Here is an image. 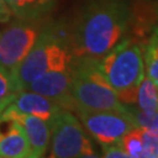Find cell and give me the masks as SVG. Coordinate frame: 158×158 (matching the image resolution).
I'll return each mask as SVG.
<instances>
[{
  "label": "cell",
  "mask_w": 158,
  "mask_h": 158,
  "mask_svg": "<svg viewBox=\"0 0 158 158\" xmlns=\"http://www.w3.org/2000/svg\"><path fill=\"white\" fill-rule=\"evenodd\" d=\"M142 129L143 158H158V135L145 128Z\"/></svg>",
  "instance_id": "18"
},
{
  "label": "cell",
  "mask_w": 158,
  "mask_h": 158,
  "mask_svg": "<svg viewBox=\"0 0 158 158\" xmlns=\"http://www.w3.org/2000/svg\"><path fill=\"white\" fill-rule=\"evenodd\" d=\"M79 119L87 132L101 147L113 144L138 125L131 111L121 113L113 110H87L75 109Z\"/></svg>",
  "instance_id": "6"
},
{
  "label": "cell",
  "mask_w": 158,
  "mask_h": 158,
  "mask_svg": "<svg viewBox=\"0 0 158 158\" xmlns=\"http://www.w3.org/2000/svg\"><path fill=\"white\" fill-rule=\"evenodd\" d=\"M49 145V157L53 158L98 157L79 118L66 109L52 127Z\"/></svg>",
  "instance_id": "5"
},
{
  "label": "cell",
  "mask_w": 158,
  "mask_h": 158,
  "mask_svg": "<svg viewBox=\"0 0 158 158\" xmlns=\"http://www.w3.org/2000/svg\"><path fill=\"white\" fill-rule=\"evenodd\" d=\"M121 143L124 148L128 157L143 158V138L141 127H137L127 132L122 137Z\"/></svg>",
  "instance_id": "15"
},
{
  "label": "cell",
  "mask_w": 158,
  "mask_h": 158,
  "mask_svg": "<svg viewBox=\"0 0 158 158\" xmlns=\"http://www.w3.org/2000/svg\"><path fill=\"white\" fill-rule=\"evenodd\" d=\"M138 109L145 113H153L158 110V88L157 85L148 76H144L137 93Z\"/></svg>",
  "instance_id": "14"
},
{
  "label": "cell",
  "mask_w": 158,
  "mask_h": 158,
  "mask_svg": "<svg viewBox=\"0 0 158 158\" xmlns=\"http://www.w3.org/2000/svg\"><path fill=\"white\" fill-rule=\"evenodd\" d=\"M102 156L107 158H125L128 155L125 152L124 148L121 143V139L115 142L113 144H109L106 147H102Z\"/></svg>",
  "instance_id": "19"
},
{
  "label": "cell",
  "mask_w": 158,
  "mask_h": 158,
  "mask_svg": "<svg viewBox=\"0 0 158 158\" xmlns=\"http://www.w3.org/2000/svg\"><path fill=\"white\" fill-rule=\"evenodd\" d=\"M157 88H158V85H157Z\"/></svg>",
  "instance_id": "22"
},
{
  "label": "cell",
  "mask_w": 158,
  "mask_h": 158,
  "mask_svg": "<svg viewBox=\"0 0 158 158\" xmlns=\"http://www.w3.org/2000/svg\"><path fill=\"white\" fill-rule=\"evenodd\" d=\"M8 104H10V102H4V103H1V104H0V115H1V113L5 110L6 107H7Z\"/></svg>",
  "instance_id": "21"
},
{
  "label": "cell",
  "mask_w": 158,
  "mask_h": 158,
  "mask_svg": "<svg viewBox=\"0 0 158 158\" xmlns=\"http://www.w3.org/2000/svg\"><path fill=\"white\" fill-rule=\"evenodd\" d=\"M11 15V10L8 8V6L5 2H2L0 0V23H5L10 19Z\"/></svg>",
  "instance_id": "20"
},
{
  "label": "cell",
  "mask_w": 158,
  "mask_h": 158,
  "mask_svg": "<svg viewBox=\"0 0 158 158\" xmlns=\"http://www.w3.org/2000/svg\"><path fill=\"white\" fill-rule=\"evenodd\" d=\"M4 113L8 114L23 127L31 147V158L44 157L51 142V127L44 119L23 113L13 104H8Z\"/></svg>",
  "instance_id": "9"
},
{
  "label": "cell",
  "mask_w": 158,
  "mask_h": 158,
  "mask_svg": "<svg viewBox=\"0 0 158 158\" xmlns=\"http://www.w3.org/2000/svg\"><path fill=\"white\" fill-rule=\"evenodd\" d=\"M132 17L127 0H90L82 8L70 36L75 57L101 60L125 38Z\"/></svg>",
  "instance_id": "1"
},
{
  "label": "cell",
  "mask_w": 158,
  "mask_h": 158,
  "mask_svg": "<svg viewBox=\"0 0 158 158\" xmlns=\"http://www.w3.org/2000/svg\"><path fill=\"white\" fill-rule=\"evenodd\" d=\"M41 29L36 21L20 20L0 31V66L11 75L29 53Z\"/></svg>",
  "instance_id": "7"
},
{
  "label": "cell",
  "mask_w": 158,
  "mask_h": 158,
  "mask_svg": "<svg viewBox=\"0 0 158 158\" xmlns=\"http://www.w3.org/2000/svg\"><path fill=\"white\" fill-rule=\"evenodd\" d=\"M130 111L132 114L138 127L151 130L158 135V110L153 111V113H145L139 109L136 110V109L130 108Z\"/></svg>",
  "instance_id": "16"
},
{
  "label": "cell",
  "mask_w": 158,
  "mask_h": 158,
  "mask_svg": "<svg viewBox=\"0 0 158 158\" xmlns=\"http://www.w3.org/2000/svg\"><path fill=\"white\" fill-rule=\"evenodd\" d=\"M0 157H31V147L23 127L8 114L0 115Z\"/></svg>",
  "instance_id": "10"
},
{
  "label": "cell",
  "mask_w": 158,
  "mask_h": 158,
  "mask_svg": "<svg viewBox=\"0 0 158 158\" xmlns=\"http://www.w3.org/2000/svg\"><path fill=\"white\" fill-rule=\"evenodd\" d=\"M98 61L88 56L75 57L74 60L70 91L75 109L129 113L130 108L119 101L117 94L104 79Z\"/></svg>",
  "instance_id": "4"
},
{
  "label": "cell",
  "mask_w": 158,
  "mask_h": 158,
  "mask_svg": "<svg viewBox=\"0 0 158 158\" xmlns=\"http://www.w3.org/2000/svg\"><path fill=\"white\" fill-rule=\"evenodd\" d=\"M74 63V62H73ZM72 72L73 66L64 70H55L44 74L34 80L25 90H32L46 96L59 103L66 110H75V103L72 97Z\"/></svg>",
  "instance_id": "8"
},
{
  "label": "cell",
  "mask_w": 158,
  "mask_h": 158,
  "mask_svg": "<svg viewBox=\"0 0 158 158\" xmlns=\"http://www.w3.org/2000/svg\"><path fill=\"white\" fill-rule=\"evenodd\" d=\"M11 104L23 113L44 119L51 127V130L57 116L63 110V108L55 101L32 90L19 91Z\"/></svg>",
  "instance_id": "11"
},
{
  "label": "cell",
  "mask_w": 158,
  "mask_h": 158,
  "mask_svg": "<svg viewBox=\"0 0 158 158\" xmlns=\"http://www.w3.org/2000/svg\"><path fill=\"white\" fill-rule=\"evenodd\" d=\"M17 94L13 87L11 73L0 66V104L4 102L12 103Z\"/></svg>",
  "instance_id": "17"
},
{
  "label": "cell",
  "mask_w": 158,
  "mask_h": 158,
  "mask_svg": "<svg viewBox=\"0 0 158 158\" xmlns=\"http://www.w3.org/2000/svg\"><path fill=\"white\" fill-rule=\"evenodd\" d=\"M20 20L38 21L55 5V0H1Z\"/></svg>",
  "instance_id": "12"
},
{
  "label": "cell",
  "mask_w": 158,
  "mask_h": 158,
  "mask_svg": "<svg viewBox=\"0 0 158 158\" xmlns=\"http://www.w3.org/2000/svg\"><path fill=\"white\" fill-rule=\"evenodd\" d=\"M143 60L147 76L158 85V26L152 29L145 44Z\"/></svg>",
  "instance_id": "13"
},
{
  "label": "cell",
  "mask_w": 158,
  "mask_h": 158,
  "mask_svg": "<svg viewBox=\"0 0 158 158\" xmlns=\"http://www.w3.org/2000/svg\"><path fill=\"white\" fill-rule=\"evenodd\" d=\"M74 60L70 38L55 28L41 31L32 49L11 75L14 90H25L46 73L69 69Z\"/></svg>",
  "instance_id": "2"
},
{
  "label": "cell",
  "mask_w": 158,
  "mask_h": 158,
  "mask_svg": "<svg viewBox=\"0 0 158 158\" xmlns=\"http://www.w3.org/2000/svg\"><path fill=\"white\" fill-rule=\"evenodd\" d=\"M98 67L119 101L125 106L136 103L145 76L143 52L137 41L124 38L98 61Z\"/></svg>",
  "instance_id": "3"
}]
</instances>
